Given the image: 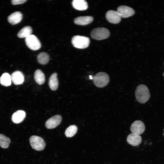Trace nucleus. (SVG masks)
<instances>
[{"label": "nucleus", "instance_id": "nucleus-11", "mask_svg": "<svg viewBox=\"0 0 164 164\" xmlns=\"http://www.w3.org/2000/svg\"><path fill=\"white\" fill-rule=\"evenodd\" d=\"M12 81L15 85L23 84L24 81V77L22 73L19 71H15L11 74Z\"/></svg>", "mask_w": 164, "mask_h": 164}, {"label": "nucleus", "instance_id": "nucleus-21", "mask_svg": "<svg viewBox=\"0 0 164 164\" xmlns=\"http://www.w3.org/2000/svg\"><path fill=\"white\" fill-rule=\"evenodd\" d=\"M37 60L40 64L43 65L47 63L49 60V55L45 52L40 53L37 56Z\"/></svg>", "mask_w": 164, "mask_h": 164}, {"label": "nucleus", "instance_id": "nucleus-9", "mask_svg": "<svg viewBox=\"0 0 164 164\" xmlns=\"http://www.w3.org/2000/svg\"><path fill=\"white\" fill-rule=\"evenodd\" d=\"M106 17L107 21L112 24H118L121 21V17L117 11L112 10L108 11Z\"/></svg>", "mask_w": 164, "mask_h": 164}, {"label": "nucleus", "instance_id": "nucleus-20", "mask_svg": "<svg viewBox=\"0 0 164 164\" xmlns=\"http://www.w3.org/2000/svg\"><path fill=\"white\" fill-rule=\"evenodd\" d=\"M11 76L7 73H3L0 77V83L2 85L5 86H9L11 84Z\"/></svg>", "mask_w": 164, "mask_h": 164}, {"label": "nucleus", "instance_id": "nucleus-16", "mask_svg": "<svg viewBox=\"0 0 164 164\" xmlns=\"http://www.w3.org/2000/svg\"><path fill=\"white\" fill-rule=\"evenodd\" d=\"M72 4L73 7L78 10H85L88 8L87 3L85 0H73Z\"/></svg>", "mask_w": 164, "mask_h": 164}, {"label": "nucleus", "instance_id": "nucleus-19", "mask_svg": "<svg viewBox=\"0 0 164 164\" xmlns=\"http://www.w3.org/2000/svg\"><path fill=\"white\" fill-rule=\"evenodd\" d=\"M32 33V29L31 27L29 26H26L19 31L17 36L20 38H26L31 35Z\"/></svg>", "mask_w": 164, "mask_h": 164}, {"label": "nucleus", "instance_id": "nucleus-10", "mask_svg": "<svg viewBox=\"0 0 164 164\" xmlns=\"http://www.w3.org/2000/svg\"><path fill=\"white\" fill-rule=\"evenodd\" d=\"M62 119L61 116L56 115L48 119L46 122L45 126L48 129H53L58 126Z\"/></svg>", "mask_w": 164, "mask_h": 164}, {"label": "nucleus", "instance_id": "nucleus-15", "mask_svg": "<svg viewBox=\"0 0 164 164\" xmlns=\"http://www.w3.org/2000/svg\"><path fill=\"white\" fill-rule=\"evenodd\" d=\"M93 20V17L87 16L77 17L74 19V22L77 25L84 26L91 23Z\"/></svg>", "mask_w": 164, "mask_h": 164}, {"label": "nucleus", "instance_id": "nucleus-26", "mask_svg": "<svg viewBox=\"0 0 164 164\" xmlns=\"http://www.w3.org/2000/svg\"><path fill=\"white\" fill-rule=\"evenodd\" d=\"M163 76H164V73H163Z\"/></svg>", "mask_w": 164, "mask_h": 164}, {"label": "nucleus", "instance_id": "nucleus-1", "mask_svg": "<svg viewBox=\"0 0 164 164\" xmlns=\"http://www.w3.org/2000/svg\"><path fill=\"white\" fill-rule=\"evenodd\" d=\"M135 94L137 100L142 104L146 103L150 97V94L148 88L143 84H140L137 86Z\"/></svg>", "mask_w": 164, "mask_h": 164}, {"label": "nucleus", "instance_id": "nucleus-12", "mask_svg": "<svg viewBox=\"0 0 164 164\" xmlns=\"http://www.w3.org/2000/svg\"><path fill=\"white\" fill-rule=\"evenodd\" d=\"M26 116V113L24 111L19 110L13 114L12 117V120L15 123L19 124L24 119Z\"/></svg>", "mask_w": 164, "mask_h": 164}, {"label": "nucleus", "instance_id": "nucleus-18", "mask_svg": "<svg viewBox=\"0 0 164 164\" xmlns=\"http://www.w3.org/2000/svg\"><path fill=\"white\" fill-rule=\"evenodd\" d=\"M34 78L36 82L39 84H43L45 81V76L43 72L39 69L36 70Z\"/></svg>", "mask_w": 164, "mask_h": 164}, {"label": "nucleus", "instance_id": "nucleus-13", "mask_svg": "<svg viewBox=\"0 0 164 164\" xmlns=\"http://www.w3.org/2000/svg\"><path fill=\"white\" fill-rule=\"evenodd\" d=\"M142 140V138L139 135L132 133L128 136L127 141L130 145L135 146L141 143Z\"/></svg>", "mask_w": 164, "mask_h": 164}, {"label": "nucleus", "instance_id": "nucleus-8", "mask_svg": "<svg viewBox=\"0 0 164 164\" xmlns=\"http://www.w3.org/2000/svg\"><path fill=\"white\" fill-rule=\"evenodd\" d=\"M145 127L143 122L140 120H137L132 124L130 130L132 133L140 135L145 131Z\"/></svg>", "mask_w": 164, "mask_h": 164}, {"label": "nucleus", "instance_id": "nucleus-3", "mask_svg": "<svg viewBox=\"0 0 164 164\" xmlns=\"http://www.w3.org/2000/svg\"><path fill=\"white\" fill-rule=\"evenodd\" d=\"M94 85L98 87H103L106 86L109 81L108 75L106 73L100 72L93 77Z\"/></svg>", "mask_w": 164, "mask_h": 164}, {"label": "nucleus", "instance_id": "nucleus-2", "mask_svg": "<svg viewBox=\"0 0 164 164\" xmlns=\"http://www.w3.org/2000/svg\"><path fill=\"white\" fill-rule=\"evenodd\" d=\"M71 43L75 47L82 49L86 48L89 46L90 40L89 38L86 36L77 35L73 37Z\"/></svg>", "mask_w": 164, "mask_h": 164}, {"label": "nucleus", "instance_id": "nucleus-14", "mask_svg": "<svg viewBox=\"0 0 164 164\" xmlns=\"http://www.w3.org/2000/svg\"><path fill=\"white\" fill-rule=\"evenodd\" d=\"M22 18V15L20 12H15L10 15L8 18L9 23L12 25H15L20 22Z\"/></svg>", "mask_w": 164, "mask_h": 164}, {"label": "nucleus", "instance_id": "nucleus-23", "mask_svg": "<svg viewBox=\"0 0 164 164\" xmlns=\"http://www.w3.org/2000/svg\"><path fill=\"white\" fill-rule=\"evenodd\" d=\"M77 130V128L75 125H71L69 126L65 131V135L67 137H71L73 136L76 133Z\"/></svg>", "mask_w": 164, "mask_h": 164}, {"label": "nucleus", "instance_id": "nucleus-6", "mask_svg": "<svg viewBox=\"0 0 164 164\" xmlns=\"http://www.w3.org/2000/svg\"><path fill=\"white\" fill-rule=\"evenodd\" d=\"M25 43L27 47L33 50H38L41 47V43L37 37L34 35H31L26 37Z\"/></svg>", "mask_w": 164, "mask_h": 164}, {"label": "nucleus", "instance_id": "nucleus-5", "mask_svg": "<svg viewBox=\"0 0 164 164\" xmlns=\"http://www.w3.org/2000/svg\"><path fill=\"white\" fill-rule=\"evenodd\" d=\"M30 144L32 148L37 151H41L45 148V143L41 137L32 135L29 138Z\"/></svg>", "mask_w": 164, "mask_h": 164}, {"label": "nucleus", "instance_id": "nucleus-24", "mask_svg": "<svg viewBox=\"0 0 164 164\" xmlns=\"http://www.w3.org/2000/svg\"><path fill=\"white\" fill-rule=\"evenodd\" d=\"M26 1V0H12L11 2L13 5H15L23 4Z\"/></svg>", "mask_w": 164, "mask_h": 164}, {"label": "nucleus", "instance_id": "nucleus-4", "mask_svg": "<svg viewBox=\"0 0 164 164\" xmlns=\"http://www.w3.org/2000/svg\"><path fill=\"white\" fill-rule=\"evenodd\" d=\"M91 37L97 40H101L108 38L110 35L109 30L105 28L99 27L94 29L91 32Z\"/></svg>", "mask_w": 164, "mask_h": 164}, {"label": "nucleus", "instance_id": "nucleus-22", "mask_svg": "<svg viewBox=\"0 0 164 164\" xmlns=\"http://www.w3.org/2000/svg\"><path fill=\"white\" fill-rule=\"evenodd\" d=\"M11 142L10 139L0 133V146L4 149L8 148Z\"/></svg>", "mask_w": 164, "mask_h": 164}, {"label": "nucleus", "instance_id": "nucleus-7", "mask_svg": "<svg viewBox=\"0 0 164 164\" xmlns=\"http://www.w3.org/2000/svg\"><path fill=\"white\" fill-rule=\"evenodd\" d=\"M117 12L121 18H126L133 15L135 13L134 10L132 8L125 5L118 7Z\"/></svg>", "mask_w": 164, "mask_h": 164}, {"label": "nucleus", "instance_id": "nucleus-17", "mask_svg": "<svg viewBox=\"0 0 164 164\" xmlns=\"http://www.w3.org/2000/svg\"><path fill=\"white\" fill-rule=\"evenodd\" d=\"M50 87L53 91L56 90L58 87V81L56 73H53L50 77L49 81Z\"/></svg>", "mask_w": 164, "mask_h": 164}, {"label": "nucleus", "instance_id": "nucleus-25", "mask_svg": "<svg viewBox=\"0 0 164 164\" xmlns=\"http://www.w3.org/2000/svg\"><path fill=\"white\" fill-rule=\"evenodd\" d=\"M93 77L92 76L90 75L89 76V79H93Z\"/></svg>", "mask_w": 164, "mask_h": 164}]
</instances>
